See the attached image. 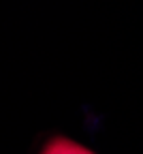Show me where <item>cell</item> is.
Masks as SVG:
<instances>
[{"label": "cell", "mask_w": 143, "mask_h": 154, "mask_svg": "<svg viewBox=\"0 0 143 154\" xmlns=\"http://www.w3.org/2000/svg\"><path fill=\"white\" fill-rule=\"evenodd\" d=\"M41 154H94L92 150H88L86 146H81L73 139H66V137H56L51 139L45 150Z\"/></svg>", "instance_id": "cell-1"}]
</instances>
